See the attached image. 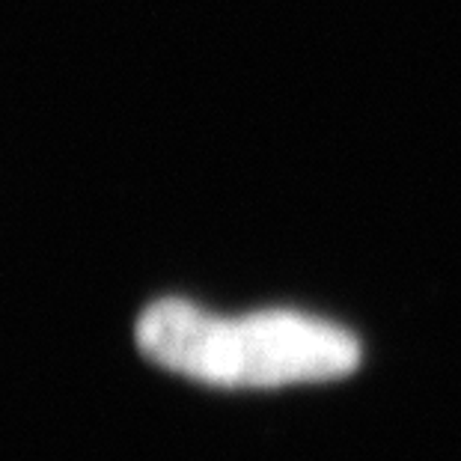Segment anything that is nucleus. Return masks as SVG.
Here are the masks:
<instances>
[{
	"label": "nucleus",
	"instance_id": "1",
	"mask_svg": "<svg viewBox=\"0 0 461 461\" xmlns=\"http://www.w3.org/2000/svg\"><path fill=\"white\" fill-rule=\"evenodd\" d=\"M137 346L158 366L212 387L271 390L333 381L357 369L348 330L289 310L214 316L191 301L164 298L137 319Z\"/></svg>",
	"mask_w": 461,
	"mask_h": 461
}]
</instances>
